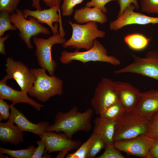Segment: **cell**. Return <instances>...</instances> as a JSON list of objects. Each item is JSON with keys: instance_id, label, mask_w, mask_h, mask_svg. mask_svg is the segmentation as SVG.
<instances>
[{"instance_id": "obj_1", "label": "cell", "mask_w": 158, "mask_h": 158, "mask_svg": "<svg viewBox=\"0 0 158 158\" xmlns=\"http://www.w3.org/2000/svg\"><path fill=\"white\" fill-rule=\"evenodd\" d=\"M94 112L91 108L83 112H79L76 106L67 112H58L54 123L47 127L46 132L62 131L71 139L73 135L77 132H88L91 130Z\"/></svg>"}, {"instance_id": "obj_2", "label": "cell", "mask_w": 158, "mask_h": 158, "mask_svg": "<svg viewBox=\"0 0 158 158\" xmlns=\"http://www.w3.org/2000/svg\"><path fill=\"white\" fill-rule=\"evenodd\" d=\"M151 119L143 116L134 111H125L116 121L114 142L147 134Z\"/></svg>"}, {"instance_id": "obj_3", "label": "cell", "mask_w": 158, "mask_h": 158, "mask_svg": "<svg viewBox=\"0 0 158 158\" xmlns=\"http://www.w3.org/2000/svg\"><path fill=\"white\" fill-rule=\"evenodd\" d=\"M34 77L33 85L28 92L30 95L45 102L55 95L63 93V81L57 76L48 75L46 70L42 68H32Z\"/></svg>"}, {"instance_id": "obj_4", "label": "cell", "mask_w": 158, "mask_h": 158, "mask_svg": "<svg viewBox=\"0 0 158 158\" xmlns=\"http://www.w3.org/2000/svg\"><path fill=\"white\" fill-rule=\"evenodd\" d=\"M68 23L72 27V33L71 37L62 45L64 48L70 47L88 50L93 47L96 38H103L105 36L104 31L98 28L96 22H90L83 25L74 23L70 20Z\"/></svg>"}, {"instance_id": "obj_5", "label": "cell", "mask_w": 158, "mask_h": 158, "mask_svg": "<svg viewBox=\"0 0 158 158\" xmlns=\"http://www.w3.org/2000/svg\"><path fill=\"white\" fill-rule=\"evenodd\" d=\"M73 61H80L83 63L90 61L106 62L117 66L120 64L118 59L113 56L108 55L107 51L102 44L96 39L93 47L85 51H75L68 52L65 50L61 53L60 61L63 64H69Z\"/></svg>"}, {"instance_id": "obj_6", "label": "cell", "mask_w": 158, "mask_h": 158, "mask_svg": "<svg viewBox=\"0 0 158 158\" xmlns=\"http://www.w3.org/2000/svg\"><path fill=\"white\" fill-rule=\"evenodd\" d=\"M63 29L60 30L59 33L54 34L49 38L44 39L36 36L33 37V42L36 49L35 55L39 65L47 71L50 75L53 76L57 66L51 55L53 46L56 44H63L66 40Z\"/></svg>"}, {"instance_id": "obj_7", "label": "cell", "mask_w": 158, "mask_h": 158, "mask_svg": "<svg viewBox=\"0 0 158 158\" xmlns=\"http://www.w3.org/2000/svg\"><path fill=\"white\" fill-rule=\"evenodd\" d=\"M10 17L11 23L19 31V37L28 49L33 47L30 40L32 37L40 34L48 35L51 33L49 29L39 23L35 18L30 16L27 19L20 9H17L10 14Z\"/></svg>"}, {"instance_id": "obj_8", "label": "cell", "mask_w": 158, "mask_h": 158, "mask_svg": "<svg viewBox=\"0 0 158 158\" xmlns=\"http://www.w3.org/2000/svg\"><path fill=\"white\" fill-rule=\"evenodd\" d=\"M133 62L126 67L115 70L114 73H136L158 80V52L151 51L144 58L131 54Z\"/></svg>"}, {"instance_id": "obj_9", "label": "cell", "mask_w": 158, "mask_h": 158, "mask_svg": "<svg viewBox=\"0 0 158 158\" xmlns=\"http://www.w3.org/2000/svg\"><path fill=\"white\" fill-rule=\"evenodd\" d=\"M40 137L46 145L43 158H48V154L57 151L59 152L56 158H63L69 152L78 148L81 144L78 140H72L68 138L64 133L45 132Z\"/></svg>"}, {"instance_id": "obj_10", "label": "cell", "mask_w": 158, "mask_h": 158, "mask_svg": "<svg viewBox=\"0 0 158 158\" xmlns=\"http://www.w3.org/2000/svg\"><path fill=\"white\" fill-rule=\"evenodd\" d=\"M118 101L115 82L103 78L96 87L91 102L95 113H100L113 104Z\"/></svg>"}, {"instance_id": "obj_11", "label": "cell", "mask_w": 158, "mask_h": 158, "mask_svg": "<svg viewBox=\"0 0 158 158\" xmlns=\"http://www.w3.org/2000/svg\"><path fill=\"white\" fill-rule=\"evenodd\" d=\"M5 66L7 73L4 77L7 80L14 79L21 90L28 93L33 85L34 80L31 69L22 62L16 61L10 57L6 59Z\"/></svg>"}, {"instance_id": "obj_12", "label": "cell", "mask_w": 158, "mask_h": 158, "mask_svg": "<svg viewBox=\"0 0 158 158\" xmlns=\"http://www.w3.org/2000/svg\"><path fill=\"white\" fill-rule=\"evenodd\" d=\"M135 8L134 5L132 4L126 7L121 16L110 23V29L116 31L129 25L158 23V17L148 16L140 13L135 12L134 11Z\"/></svg>"}, {"instance_id": "obj_13", "label": "cell", "mask_w": 158, "mask_h": 158, "mask_svg": "<svg viewBox=\"0 0 158 158\" xmlns=\"http://www.w3.org/2000/svg\"><path fill=\"white\" fill-rule=\"evenodd\" d=\"M153 140L147 134L130 139L117 141L114 144L118 150L129 155L146 158Z\"/></svg>"}, {"instance_id": "obj_14", "label": "cell", "mask_w": 158, "mask_h": 158, "mask_svg": "<svg viewBox=\"0 0 158 158\" xmlns=\"http://www.w3.org/2000/svg\"><path fill=\"white\" fill-rule=\"evenodd\" d=\"M59 10V6L57 5L42 10L24 9L23 11L26 18L29 16L35 18L40 23L47 25L54 34L59 33L58 25L57 23H59L60 25H62L61 16L58 13Z\"/></svg>"}, {"instance_id": "obj_15", "label": "cell", "mask_w": 158, "mask_h": 158, "mask_svg": "<svg viewBox=\"0 0 158 158\" xmlns=\"http://www.w3.org/2000/svg\"><path fill=\"white\" fill-rule=\"evenodd\" d=\"M115 82L118 101L126 111H134L139 102L141 92L128 83Z\"/></svg>"}, {"instance_id": "obj_16", "label": "cell", "mask_w": 158, "mask_h": 158, "mask_svg": "<svg viewBox=\"0 0 158 158\" xmlns=\"http://www.w3.org/2000/svg\"><path fill=\"white\" fill-rule=\"evenodd\" d=\"M11 113L8 120L15 123L22 131H27L37 135L40 137L46 132L49 125L47 121H42L34 123L30 121L20 111L16 108L14 104H10Z\"/></svg>"}, {"instance_id": "obj_17", "label": "cell", "mask_w": 158, "mask_h": 158, "mask_svg": "<svg viewBox=\"0 0 158 158\" xmlns=\"http://www.w3.org/2000/svg\"><path fill=\"white\" fill-rule=\"evenodd\" d=\"M7 80L4 77L0 81V99L11 101L14 105L20 103L28 104L37 110L40 111L41 108L44 106L43 104L38 103L30 98L27 92L18 91L10 87L7 84Z\"/></svg>"}, {"instance_id": "obj_18", "label": "cell", "mask_w": 158, "mask_h": 158, "mask_svg": "<svg viewBox=\"0 0 158 158\" xmlns=\"http://www.w3.org/2000/svg\"><path fill=\"white\" fill-rule=\"evenodd\" d=\"M134 111L143 116L151 118L158 111V90L141 92L139 102Z\"/></svg>"}, {"instance_id": "obj_19", "label": "cell", "mask_w": 158, "mask_h": 158, "mask_svg": "<svg viewBox=\"0 0 158 158\" xmlns=\"http://www.w3.org/2000/svg\"><path fill=\"white\" fill-rule=\"evenodd\" d=\"M73 17L78 23L82 24L90 22L103 24L108 20L105 13L96 7L91 8L85 6L76 10Z\"/></svg>"}, {"instance_id": "obj_20", "label": "cell", "mask_w": 158, "mask_h": 158, "mask_svg": "<svg viewBox=\"0 0 158 158\" xmlns=\"http://www.w3.org/2000/svg\"><path fill=\"white\" fill-rule=\"evenodd\" d=\"M14 123L8 120L6 123L0 122V140L3 143L14 145L24 142L23 133Z\"/></svg>"}, {"instance_id": "obj_21", "label": "cell", "mask_w": 158, "mask_h": 158, "mask_svg": "<svg viewBox=\"0 0 158 158\" xmlns=\"http://www.w3.org/2000/svg\"><path fill=\"white\" fill-rule=\"evenodd\" d=\"M94 123L93 132L101 138L106 147L114 144L113 138L116 121L105 120L99 116L94 120Z\"/></svg>"}, {"instance_id": "obj_22", "label": "cell", "mask_w": 158, "mask_h": 158, "mask_svg": "<svg viewBox=\"0 0 158 158\" xmlns=\"http://www.w3.org/2000/svg\"><path fill=\"white\" fill-rule=\"evenodd\" d=\"M150 38L139 33L128 35L124 37V41L131 49L135 50H140L145 48L148 45Z\"/></svg>"}, {"instance_id": "obj_23", "label": "cell", "mask_w": 158, "mask_h": 158, "mask_svg": "<svg viewBox=\"0 0 158 158\" xmlns=\"http://www.w3.org/2000/svg\"><path fill=\"white\" fill-rule=\"evenodd\" d=\"M125 111L123 105L118 101L105 109L99 115L103 119L116 121Z\"/></svg>"}, {"instance_id": "obj_24", "label": "cell", "mask_w": 158, "mask_h": 158, "mask_svg": "<svg viewBox=\"0 0 158 158\" xmlns=\"http://www.w3.org/2000/svg\"><path fill=\"white\" fill-rule=\"evenodd\" d=\"M36 149L34 146L31 145L25 149L13 150L0 147V154H6L14 158H31Z\"/></svg>"}, {"instance_id": "obj_25", "label": "cell", "mask_w": 158, "mask_h": 158, "mask_svg": "<svg viewBox=\"0 0 158 158\" xmlns=\"http://www.w3.org/2000/svg\"><path fill=\"white\" fill-rule=\"evenodd\" d=\"M96 136L93 132L88 139L81 145L75 152L69 154L66 158H87L92 143Z\"/></svg>"}, {"instance_id": "obj_26", "label": "cell", "mask_w": 158, "mask_h": 158, "mask_svg": "<svg viewBox=\"0 0 158 158\" xmlns=\"http://www.w3.org/2000/svg\"><path fill=\"white\" fill-rule=\"evenodd\" d=\"M17 28L11 24L9 13L7 11H3L0 13V37H2L7 30L15 31Z\"/></svg>"}, {"instance_id": "obj_27", "label": "cell", "mask_w": 158, "mask_h": 158, "mask_svg": "<svg viewBox=\"0 0 158 158\" xmlns=\"http://www.w3.org/2000/svg\"><path fill=\"white\" fill-rule=\"evenodd\" d=\"M84 0H63L61 6L62 15L68 16L71 15L74 7L78 4L81 3Z\"/></svg>"}, {"instance_id": "obj_28", "label": "cell", "mask_w": 158, "mask_h": 158, "mask_svg": "<svg viewBox=\"0 0 158 158\" xmlns=\"http://www.w3.org/2000/svg\"><path fill=\"white\" fill-rule=\"evenodd\" d=\"M95 134L96 136L91 145L87 158H94L102 149L106 147L102 140L98 135Z\"/></svg>"}, {"instance_id": "obj_29", "label": "cell", "mask_w": 158, "mask_h": 158, "mask_svg": "<svg viewBox=\"0 0 158 158\" xmlns=\"http://www.w3.org/2000/svg\"><path fill=\"white\" fill-rule=\"evenodd\" d=\"M142 11L158 14V0H141Z\"/></svg>"}, {"instance_id": "obj_30", "label": "cell", "mask_w": 158, "mask_h": 158, "mask_svg": "<svg viewBox=\"0 0 158 158\" xmlns=\"http://www.w3.org/2000/svg\"><path fill=\"white\" fill-rule=\"evenodd\" d=\"M147 134L153 139H158V111L150 121Z\"/></svg>"}, {"instance_id": "obj_31", "label": "cell", "mask_w": 158, "mask_h": 158, "mask_svg": "<svg viewBox=\"0 0 158 158\" xmlns=\"http://www.w3.org/2000/svg\"><path fill=\"white\" fill-rule=\"evenodd\" d=\"M104 152L97 158H124L122 154L115 147L114 143L106 147Z\"/></svg>"}, {"instance_id": "obj_32", "label": "cell", "mask_w": 158, "mask_h": 158, "mask_svg": "<svg viewBox=\"0 0 158 158\" xmlns=\"http://www.w3.org/2000/svg\"><path fill=\"white\" fill-rule=\"evenodd\" d=\"M20 0H0V11H5L9 14L15 12Z\"/></svg>"}, {"instance_id": "obj_33", "label": "cell", "mask_w": 158, "mask_h": 158, "mask_svg": "<svg viewBox=\"0 0 158 158\" xmlns=\"http://www.w3.org/2000/svg\"><path fill=\"white\" fill-rule=\"evenodd\" d=\"M116 0H91L86 3L85 6L89 7H96L100 9L103 12L106 13L107 9L105 7L108 2Z\"/></svg>"}, {"instance_id": "obj_34", "label": "cell", "mask_w": 158, "mask_h": 158, "mask_svg": "<svg viewBox=\"0 0 158 158\" xmlns=\"http://www.w3.org/2000/svg\"><path fill=\"white\" fill-rule=\"evenodd\" d=\"M10 109V105H8L4 100V99H0V121L6 120L9 119L10 114L9 113V109Z\"/></svg>"}, {"instance_id": "obj_35", "label": "cell", "mask_w": 158, "mask_h": 158, "mask_svg": "<svg viewBox=\"0 0 158 158\" xmlns=\"http://www.w3.org/2000/svg\"><path fill=\"white\" fill-rule=\"evenodd\" d=\"M116 1L120 7V10L117 17L121 16L126 7L131 4L134 5L135 8L137 9H138L139 8L138 0H116Z\"/></svg>"}, {"instance_id": "obj_36", "label": "cell", "mask_w": 158, "mask_h": 158, "mask_svg": "<svg viewBox=\"0 0 158 158\" xmlns=\"http://www.w3.org/2000/svg\"><path fill=\"white\" fill-rule=\"evenodd\" d=\"M32 1V6L36 10H41L42 8L40 4V1L42 0L45 3L46 6L51 7L55 6H59L56 0H31Z\"/></svg>"}, {"instance_id": "obj_37", "label": "cell", "mask_w": 158, "mask_h": 158, "mask_svg": "<svg viewBox=\"0 0 158 158\" xmlns=\"http://www.w3.org/2000/svg\"><path fill=\"white\" fill-rule=\"evenodd\" d=\"M38 146L36 148L35 152L32 155V158H40L43 157V155L44 154L45 152V149L46 145L44 141L41 139L40 140H37L36 142Z\"/></svg>"}, {"instance_id": "obj_38", "label": "cell", "mask_w": 158, "mask_h": 158, "mask_svg": "<svg viewBox=\"0 0 158 158\" xmlns=\"http://www.w3.org/2000/svg\"><path fill=\"white\" fill-rule=\"evenodd\" d=\"M146 158H158V139H154Z\"/></svg>"}, {"instance_id": "obj_39", "label": "cell", "mask_w": 158, "mask_h": 158, "mask_svg": "<svg viewBox=\"0 0 158 158\" xmlns=\"http://www.w3.org/2000/svg\"><path fill=\"white\" fill-rule=\"evenodd\" d=\"M9 37V35H6L4 37H0V53L4 55L6 54L4 42Z\"/></svg>"}, {"instance_id": "obj_40", "label": "cell", "mask_w": 158, "mask_h": 158, "mask_svg": "<svg viewBox=\"0 0 158 158\" xmlns=\"http://www.w3.org/2000/svg\"><path fill=\"white\" fill-rule=\"evenodd\" d=\"M59 4L60 5L61 2V0H56Z\"/></svg>"}]
</instances>
